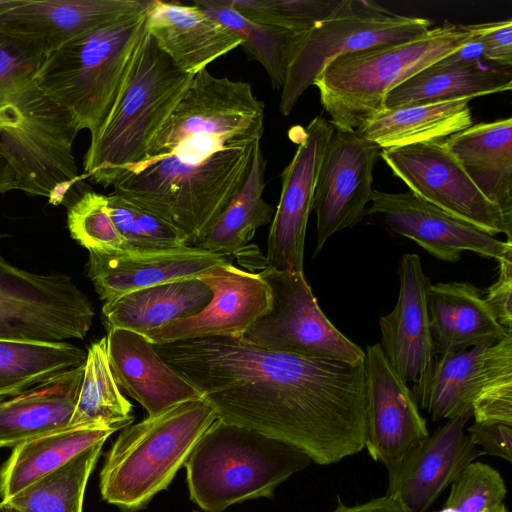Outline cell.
Returning a JSON list of instances; mask_svg holds the SVG:
<instances>
[{"instance_id":"obj_40","label":"cell","mask_w":512,"mask_h":512,"mask_svg":"<svg viewBox=\"0 0 512 512\" xmlns=\"http://www.w3.org/2000/svg\"><path fill=\"white\" fill-rule=\"evenodd\" d=\"M67 224L71 237L89 252L107 254L123 248L109 213L107 195L84 192L69 207Z\"/></svg>"},{"instance_id":"obj_27","label":"cell","mask_w":512,"mask_h":512,"mask_svg":"<svg viewBox=\"0 0 512 512\" xmlns=\"http://www.w3.org/2000/svg\"><path fill=\"white\" fill-rule=\"evenodd\" d=\"M462 51L440 59L392 89L384 108L472 99L511 90L509 70L484 66L477 58L462 56Z\"/></svg>"},{"instance_id":"obj_28","label":"cell","mask_w":512,"mask_h":512,"mask_svg":"<svg viewBox=\"0 0 512 512\" xmlns=\"http://www.w3.org/2000/svg\"><path fill=\"white\" fill-rule=\"evenodd\" d=\"M211 298L210 288L196 277L167 282L105 302L102 323L107 331L118 328L145 336L170 322L194 316Z\"/></svg>"},{"instance_id":"obj_25","label":"cell","mask_w":512,"mask_h":512,"mask_svg":"<svg viewBox=\"0 0 512 512\" xmlns=\"http://www.w3.org/2000/svg\"><path fill=\"white\" fill-rule=\"evenodd\" d=\"M83 372L84 364L0 400V448L69 427Z\"/></svg>"},{"instance_id":"obj_17","label":"cell","mask_w":512,"mask_h":512,"mask_svg":"<svg viewBox=\"0 0 512 512\" xmlns=\"http://www.w3.org/2000/svg\"><path fill=\"white\" fill-rule=\"evenodd\" d=\"M150 0L0 1V32L46 56L91 30L144 11Z\"/></svg>"},{"instance_id":"obj_13","label":"cell","mask_w":512,"mask_h":512,"mask_svg":"<svg viewBox=\"0 0 512 512\" xmlns=\"http://www.w3.org/2000/svg\"><path fill=\"white\" fill-rule=\"evenodd\" d=\"M334 127L322 116L302 131L298 148L281 173V195L268 236L265 267L303 272L307 222L322 158Z\"/></svg>"},{"instance_id":"obj_23","label":"cell","mask_w":512,"mask_h":512,"mask_svg":"<svg viewBox=\"0 0 512 512\" xmlns=\"http://www.w3.org/2000/svg\"><path fill=\"white\" fill-rule=\"evenodd\" d=\"M45 58L34 46L0 32V150L59 109L37 83Z\"/></svg>"},{"instance_id":"obj_6","label":"cell","mask_w":512,"mask_h":512,"mask_svg":"<svg viewBox=\"0 0 512 512\" xmlns=\"http://www.w3.org/2000/svg\"><path fill=\"white\" fill-rule=\"evenodd\" d=\"M216 419L214 409L201 398L123 428L100 473L102 498L125 512L144 508L169 486Z\"/></svg>"},{"instance_id":"obj_47","label":"cell","mask_w":512,"mask_h":512,"mask_svg":"<svg viewBox=\"0 0 512 512\" xmlns=\"http://www.w3.org/2000/svg\"><path fill=\"white\" fill-rule=\"evenodd\" d=\"M0 512H22L4 501H0Z\"/></svg>"},{"instance_id":"obj_29","label":"cell","mask_w":512,"mask_h":512,"mask_svg":"<svg viewBox=\"0 0 512 512\" xmlns=\"http://www.w3.org/2000/svg\"><path fill=\"white\" fill-rule=\"evenodd\" d=\"M490 345L434 354L414 383L412 392L418 408L425 410L433 421L449 420L471 410L481 392L482 360Z\"/></svg>"},{"instance_id":"obj_31","label":"cell","mask_w":512,"mask_h":512,"mask_svg":"<svg viewBox=\"0 0 512 512\" xmlns=\"http://www.w3.org/2000/svg\"><path fill=\"white\" fill-rule=\"evenodd\" d=\"M107 427H66L15 446L0 470L1 501H6L74 456L106 441Z\"/></svg>"},{"instance_id":"obj_44","label":"cell","mask_w":512,"mask_h":512,"mask_svg":"<svg viewBox=\"0 0 512 512\" xmlns=\"http://www.w3.org/2000/svg\"><path fill=\"white\" fill-rule=\"evenodd\" d=\"M477 45L485 59L506 66L512 64V21L494 22L478 39Z\"/></svg>"},{"instance_id":"obj_36","label":"cell","mask_w":512,"mask_h":512,"mask_svg":"<svg viewBox=\"0 0 512 512\" xmlns=\"http://www.w3.org/2000/svg\"><path fill=\"white\" fill-rule=\"evenodd\" d=\"M192 4L234 32L249 57L264 67L273 88L282 89L290 32L248 20L231 6L229 0H195Z\"/></svg>"},{"instance_id":"obj_19","label":"cell","mask_w":512,"mask_h":512,"mask_svg":"<svg viewBox=\"0 0 512 512\" xmlns=\"http://www.w3.org/2000/svg\"><path fill=\"white\" fill-rule=\"evenodd\" d=\"M233 257L196 248L89 252L87 275L99 298L105 302L147 287L198 277L219 264L232 263Z\"/></svg>"},{"instance_id":"obj_3","label":"cell","mask_w":512,"mask_h":512,"mask_svg":"<svg viewBox=\"0 0 512 512\" xmlns=\"http://www.w3.org/2000/svg\"><path fill=\"white\" fill-rule=\"evenodd\" d=\"M260 142L220 150L198 164L161 157L125 171L113 193L167 222L192 246L245 183Z\"/></svg>"},{"instance_id":"obj_22","label":"cell","mask_w":512,"mask_h":512,"mask_svg":"<svg viewBox=\"0 0 512 512\" xmlns=\"http://www.w3.org/2000/svg\"><path fill=\"white\" fill-rule=\"evenodd\" d=\"M146 29L176 66L191 75L241 45L234 32L194 4L150 0Z\"/></svg>"},{"instance_id":"obj_15","label":"cell","mask_w":512,"mask_h":512,"mask_svg":"<svg viewBox=\"0 0 512 512\" xmlns=\"http://www.w3.org/2000/svg\"><path fill=\"white\" fill-rule=\"evenodd\" d=\"M365 215H380L393 232L415 241L434 257L457 262L464 251L499 262L512 257V242L501 241L412 192L373 191Z\"/></svg>"},{"instance_id":"obj_7","label":"cell","mask_w":512,"mask_h":512,"mask_svg":"<svg viewBox=\"0 0 512 512\" xmlns=\"http://www.w3.org/2000/svg\"><path fill=\"white\" fill-rule=\"evenodd\" d=\"M147 8L72 39L43 61L39 87L79 130L93 135L107 117L147 34Z\"/></svg>"},{"instance_id":"obj_14","label":"cell","mask_w":512,"mask_h":512,"mask_svg":"<svg viewBox=\"0 0 512 512\" xmlns=\"http://www.w3.org/2000/svg\"><path fill=\"white\" fill-rule=\"evenodd\" d=\"M366 439L373 460L392 471L429 436L413 392L387 361L380 343L367 347Z\"/></svg>"},{"instance_id":"obj_4","label":"cell","mask_w":512,"mask_h":512,"mask_svg":"<svg viewBox=\"0 0 512 512\" xmlns=\"http://www.w3.org/2000/svg\"><path fill=\"white\" fill-rule=\"evenodd\" d=\"M192 77L147 32L119 95L91 135L83 161L85 175L108 187L139 164Z\"/></svg>"},{"instance_id":"obj_20","label":"cell","mask_w":512,"mask_h":512,"mask_svg":"<svg viewBox=\"0 0 512 512\" xmlns=\"http://www.w3.org/2000/svg\"><path fill=\"white\" fill-rule=\"evenodd\" d=\"M398 274L396 306L379 319L380 345L398 376L415 383L434 355L428 313L432 284L417 254L402 256Z\"/></svg>"},{"instance_id":"obj_34","label":"cell","mask_w":512,"mask_h":512,"mask_svg":"<svg viewBox=\"0 0 512 512\" xmlns=\"http://www.w3.org/2000/svg\"><path fill=\"white\" fill-rule=\"evenodd\" d=\"M86 352L71 343L0 340V397L13 396L85 363Z\"/></svg>"},{"instance_id":"obj_48","label":"cell","mask_w":512,"mask_h":512,"mask_svg":"<svg viewBox=\"0 0 512 512\" xmlns=\"http://www.w3.org/2000/svg\"><path fill=\"white\" fill-rule=\"evenodd\" d=\"M490 512H508V510H507V507L504 504H502L501 506H499L498 508H496Z\"/></svg>"},{"instance_id":"obj_38","label":"cell","mask_w":512,"mask_h":512,"mask_svg":"<svg viewBox=\"0 0 512 512\" xmlns=\"http://www.w3.org/2000/svg\"><path fill=\"white\" fill-rule=\"evenodd\" d=\"M111 219L126 251L178 248L187 244L178 231L156 215L112 193L107 195Z\"/></svg>"},{"instance_id":"obj_24","label":"cell","mask_w":512,"mask_h":512,"mask_svg":"<svg viewBox=\"0 0 512 512\" xmlns=\"http://www.w3.org/2000/svg\"><path fill=\"white\" fill-rule=\"evenodd\" d=\"M428 313L438 355L494 344L512 330L499 323L480 290L469 282L431 285Z\"/></svg>"},{"instance_id":"obj_33","label":"cell","mask_w":512,"mask_h":512,"mask_svg":"<svg viewBox=\"0 0 512 512\" xmlns=\"http://www.w3.org/2000/svg\"><path fill=\"white\" fill-rule=\"evenodd\" d=\"M131 412L132 404L121 393L110 368L107 338L102 337L88 348L82 383L69 426L119 430L133 422Z\"/></svg>"},{"instance_id":"obj_39","label":"cell","mask_w":512,"mask_h":512,"mask_svg":"<svg viewBox=\"0 0 512 512\" xmlns=\"http://www.w3.org/2000/svg\"><path fill=\"white\" fill-rule=\"evenodd\" d=\"M248 20L297 33L325 19L340 0H229Z\"/></svg>"},{"instance_id":"obj_41","label":"cell","mask_w":512,"mask_h":512,"mask_svg":"<svg viewBox=\"0 0 512 512\" xmlns=\"http://www.w3.org/2000/svg\"><path fill=\"white\" fill-rule=\"evenodd\" d=\"M451 485L446 502L436 512H490L504 504L507 494L500 473L481 462L470 463Z\"/></svg>"},{"instance_id":"obj_30","label":"cell","mask_w":512,"mask_h":512,"mask_svg":"<svg viewBox=\"0 0 512 512\" xmlns=\"http://www.w3.org/2000/svg\"><path fill=\"white\" fill-rule=\"evenodd\" d=\"M470 100L384 108L356 131L382 149L444 140L473 125Z\"/></svg>"},{"instance_id":"obj_35","label":"cell","mask_w":512,"mask_h":512,"mask_svg":"<svg viewBox=\"0 0 512 512\" xmlns=\"http://www.w3.org/2000/svg\"><path fill=\"white\" fill-rule=\"evenodd\" d=\"M103 444L85 449L4 502L22 512H82L86 485Z\"/></svg>"},{"instance_id":"obj_37","label":"cell","mask_w":512,"mask_h":512,"mask_svg":"<svg viewBox=\"0 0 512 512\" xmlns=\"http://www.w3.org/2000/svg\"><path fill=\"white\" fill-rule=\"evenodd\" d=\"M482 388L472 406L475 422L512 424V330L484 352Z\"/></svg>"},{"instance_id":"obj_42","label":"cell","mask_w":512,"mask_h":512,"mask_svg":"<svg viewBox=\"0 0 512 512\" xmlns=\"http://www.w3.org/2000/svg\"><path fill=\"white\" fill-rule=\"evenodd\" d=\"M471 442L480 447V454L512 461V424L502 422H474L467 429Z\"/></svg>"},{"instance_id":"obj_18","label":"cell","mask_w":512,"mask_h":512,"mask_svg":"<svg viewBox=\"0 0 512 512\" xmlns=\"http://www.w3.org/2000/svg\"><path fill=\"white\" fill-rule=\"evenodd\" d=\"M472 409L449 419L388 472L385 495L402 502L411 512H426L439 495L480 454L464 432Z\"/></svg>"},{"instance_id":"obj_10","label":"cell","mask_w":512,"mask_h":512,"mask_svg":"<svg viewBox=\"0 0 512 512\" xmlns=\"http://www.w3.org/2000/svg\"><path fill=\"white\" fill-rule=\"evenodd\" d=\"M93 317L92 303L70 277L30 273L0 255V340L83 339Z\"/></svg>"},{"instance_id":"obj_12","label":"cell","mask_w":512,"mask_h":512,"mask_svg":"<svg viewBox=\"0 0 512 512\" xmlns=\"http://www.w3.org/2000/svg\"><path fill=\"white\" fill-rule=\"evenodd\" d=\"M379 147L354 130L334 128L317 177L312 210L317 218L316 256L333 234L358 224L373 194Z\"/></svg>"},{"instance_id":"obj_45","label":"cell","mask_w":512,"mask_h":512,"mask_svg":"<svg viewBox=\"0 0 512 512\" xmlns=\"http://www.w3.org/2000/svg\"><path fill=\"white\" fill-rule=\"evenodd\" d=\"M332 512H411L402 502L391 496H382L368 502L347 506L340 497Z\"/></svg>"},{"instance_id":"obj_8","label":"cell","mask_w":512,"mask_h":512,"mask_svg":"<svg viewBox=\"0 0 512 512\" xmlns=\"http://www.w3.org/2000/svg\"><path fill=\"white\" fill-rule=\"evenodd\" d=\"M432 24L427 18L393 14L371 1L340 0L325 19L289 35L280 112L289 115L304 91L336 57L412 41Z\"/></svg>"},{"instance_id":"obj_16","label":"cell","mask_w":512,"mask_h":512,"mask_svg":"<svg viewBox=\"0 0 512 512\" xmlns=\"http://www.w3.org/2000/svg\"><path fill=\"white\" fill-rule=\"evenodd\" d=\"M197 278L210 288V302L194 316L146 334L144 337L152 344L218 336L241 338L270 307V289L258 273L227 263L216 265Z\"/></svg>"},{"instance_id":"obj_43","label":"cell","mask_w":512,"mask_h":512,"mask_svg":"<svg viewBox=\"0 0 512 512\" xmlns=\"http://www.w3.org/2000/svg\"><path fill=\"white\" fill-rule=\"evenodd\" d=\"M499 276L484 298L499 323L506 329H512V257L499 262Z\"/></svg>"},{"instance_id":"obj_21","label":"cell","mask_w":512,"mask_h":512,"mask_svg":"<svg viewBox=\"0 0 512 512\" xmlns=\"http://www.w3.org/2000/svg\"><path fill=\"white\" fill-rule=\"evenodd\" d=\"M107 352L119 389L139 402L147 416L179 403L199 400L202 394L169 366L143 335L125 329L108 331Z\"/></svg>"},{"instance_id":"obj_5","label":"cell","mask_w":512,"mask_h":512,"mask_svg":"<svg viewBox=\"0 0 512 512\" xmlns=\"http://www.w3.org/2000/svg\"><path fill=\"white\" fill-rule=\"evenodd\" d=\"M312 459L297 447L256 430L216 419L185 463L189 495L207 512L271 497Z\"/></svg>"},{"instance_id":"obj_26","label":"cell","mask_w":512,"mask_h":512,"mask_svg":"<svg viewBox=\"0 0 512 512\" xmlns=\"http://www.w3.org/2000/svg\"><path fill=\"white\" fill-rule=\"evenodd\" d=\"M443 143L479 191L512 224V119L472 125Z\"/></svg>"},{"instance_id":"obj_32","label":"cell","mask_w":512,"mask_h":512,"mask_svg":"<svg viewBox=\"0 0 512 512\" xmlns=\"http://www.w3.org/2000/svg\"><path fill=\"white\" fill-rule=\"evenodd\" d=\"M266 164L260 142L245 183L192 246L234 258L247 247L259 227L272 222L275 209L263 199Z\"/></svg>"},{"instance_id":"obj_11","label":"cell","mask_w":512,"mask_h":512,"mask_svg":"<svg viewBox=\"0 0 512 512\" xmlns=\"http://www.w3.org/2000/svg\"><path fill=\"white\" fill-rule=\"evenodd\" d=\"M382 159L410 192L445 212L512 242V224L470 180L443 140L383 149Z\"/></svg>"},{"instance_id":"obj_1","label":"cell","mask_w":512,"mask_h":512,"mask_svg":"<svg viewBox=\"0 0 512 512\" xmlns=\"http://www.w3.org/2000/svg\"><path fill=\"white\" fill-rule=\"evenodd\" d=\"M154 347L202 394L217 419L287 442L319 465L364 449V360L303 358L225 336Z\"/></svg>"},{"instance_id":"obj_9","label":"cell","mask_w":512,"mask_h":512,"mask_svg":"<svg viewBox=\"0 0 512 512\" xmlns=\"http://www.w3.org/2000/svg\"><path fill=\"white\" fill-rule=\"evenodd\" d=\"M271 303L242 335L246 343L309 359L357 363L365 352L325 316L303 272L264 268Z\"/></svg>"},{"instance_id":"obj_46","label":"cell","mask_w":512,"mask_h":512,"mask_svg":"<svg viewBox=\"0 0 512 512\" xmlns=\"http://www.w3.org/2000/svg\"><path fill=\"white\" fill-rule=\"evenodd\" d=\"M19 180L9 162L0 153V194L18 189Z\"/></svg>"},{"instance_id":"obj_2","label":"cell","mask_w":512,"mask_h":512,"mask_svg":"<svg viewBox=\"0 0 512 512\" xmlns=\"http://www.w3.org/2000/svg\"><path fill=\"white\" fill-rule=\"evenodd\" d=\"M493 24L445 22L409 42L336 57L313 84L330 115V124L358 130L384 109L388 92L440 59L475 43Z\"/></svg>"}]
</instances>
